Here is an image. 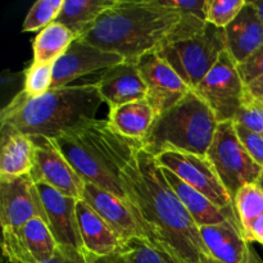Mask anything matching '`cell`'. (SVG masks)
<instances>
[{
  "label": "cell",
  "mask_w": 263,
  "mask_h": 263,
  "mask_svg": "<svg viewBox=\"0 0 263 263\" xmlns=\"http://www.w3.org/2000/svg\"><path fill=\"white\" fill-rule=\"evenodd\" d=\"M205 157L212 163L233 199L241 187L258 181L263 170L241 144L234 121L218 123Z\"/></svg>",
  "instance_id": "cell-7"
},
{
  "label": "cell",
  "mask_w": 263,
  "mask_h": 263,
  "mask_svg": "<svg viewBox=\"0 0 263 263\" xmlns=\"http://www.w3.org/2000/svg\"><path fill=\"white\" fill-rule=\"evenodd\" d=\"M185 15L159 0H118L81 37L127 61L156 51L179 30Z\"/></svg>",
  "instance_id": "cell-2"
},
{
  "label": "cell",
  "mask_w": 263,
  "mask_h": 263,
  "mask_svg": "<svg viewBox=\"0 0 263 263\" xmlns=\"http://www.w3.org/2000/svg\"><path fill=\"white\" fill-rule=\"evenodd\" d=\"M66 26L53 22L41 30L32 41L33 61L36 63H55L76 40Z\"/></svg>",
  "instance_id": "cell-25"
},
{
  "label": "cell",
  "mask_w": 263,
  "mask_h": 263,
  "mask_svg": "<svg viewBox=\"0 0 263 263\" xmlns=\"http://www.w3.org/2000/svg\"><path fill=\"white\" fill-rule=\"evenodd\" d=\"M97 82L51 89L40 97L20 91L0 113V130L30 138L55 139L66 131L95 120L102 105Z\"/></svg>",
  "instance_id": "cell-3"
},
{
  "label": "cell",
  "mask_w": 263,
  "mask_h": 263,
  "mask_svg": "<svg viewBox=\"0 0 263 263\" xmlns=\"http://www.w3.org/2000/svg\"><path fill=\"white\" fill-rule=\"evenodd\" d=\"M136 63L145 82L146 100L154 108L157 117L193 91L157 51H149L139 57Z\"/></svg>",
  "instance_id": "cell-10"
},
{
  "label": "cell",
  "mask_w": 263,
  "mask_h": 263,
  "mask_svg": "<svg viewBox=\"0 0 263 263\" xmlns=\"http://www.w3.org/2000/svg\"><path fill=\"white\" fill-rule=\"evenodd\" d=\"M225 50V28L185 15L176 33L156 51L195 90Z\"/></svg>",
  "instance_id": "cell-6"
},
{
  "label": "cell",
  "mask_w": 263,
  "mask_h": 263,
  "mask_svg": "<svg viewBox=\"0 0 263 263\" xmlns=\"http://www.w3.org/2000/svg\"><path fill=\"white\" fill-rule=\"evenodd\" d=\"M217 126L211 108L194 91H190L156 118L144 139L143 148L154 157L168 151L205 156Z\"/></svg>",
  "instance_id": "cell-5"
},
{
  "label": "cell",
  "mask_w": 263,
  "mask_h": 263,
  "mask_svg": "<svg viewBox=\"0 0 263 263\" xmlns=\"http://www.w3.org/2000/svg\"><path fill=\"white\" fill-rule=\"evenodd\" d=\"M82 199L116 231L123 244L131 239H146L127 203L117 195L86 182Z\"/></svg>",
  "instance_id": "cell-18"
},
{
  "label": "cell",
  "mask_w": 263,
  "mask_h": 263,
  "mask_svg": "<svg viewBox=\"0 0 263 263\" xmlns=\"http://www.w3.org/2000/svg\"><path fill=\"white\" fill-rule=\"evenodd\" d=\"M103 103L109 109L146 99V86L136 61H125L103 71L97 82Z\"/></svg>",
  "instance_id": "cell-17"
},
{
  "label": "cell",
  "mask_w": 263,
  "mask_h": 263,
  "mask_svg": "<svg viewBox=\"0 0 263 263\" xmlns=\"http://www.w3.org/2000/svg\"><path fill=\"white\" fill-rule=\"evenodd\" d=\"M234 122L263 135V100L247 95L243 105L236 113Z\"/></svg>",
  "instance_id": "cell-31"
},
{
  "label": "cell",
  "mask_w": 263,
  "mask_h": 263,
  "mask_svg": "<svg viewBox=\"0 0 263 263\" xmlns=\"http://www.w3.org/2000/svg\"><path fill=\"white\" fill-rule=\"evenodd\" d=\"M164 7L177 10L184 15H194L205 21V0H159Z\"/></svg>",
  "instance_id": "cell-34"
},
{
  "label": "cell",
  "mask_w": 263,
  "mask_h": 263,
  "mask_svg": "<svg viewBox=\"0 0 263 263\" xmlns=\"http://www.w3.org/2000/svg\"><path fill=\"white\" fill-rule=\"evenodd\" d=\"M241 233L248 243H258L263 246V215L241 229Z\"/></svg>",
  "instance_id": "cell-36"
},
{
  "label": "cell",
  "mask_w": 263,
  "mask_h": 263,
  "mask_svg": "<svg viewBox=\"0 0 263 263\" xmlns=\"http://www.w3.org/2000/svg\"><path fill=\"white\" fill-rule=\"evenodd\" d=\"M0 131V181H9L30 175L35 166L36 145L33 139L15 131Z\"/></svg>",
  "instance_id": "cell-21"
},
{
  "label": "cell",
  "mask_w": 263,
  "mask_h": 263,
  "mask_svg": "<svg viewBox=\"0 0 263 263\" xmlns=\"http://www.w3.org/2000/svg\"><path fill=\"white\" fill-rule=\"evenodd\" d=\"M234 125H235L236 134H238L241 144L247 149L249 156L263 168V135L244 127L240 123L234 122Z\"/></svg>",
  "instance_id": "cell-32"
},
{
  "label": "cell",
  "mask_w": 263,
  "mask_h": 263,
  "mask_svg": "<svg viewBox=\"0 0 263 263\" xmlns=\"http://www.w3.org/2000/svg\"><path fill=\"white\" fill-rule=\"evenodd\" d=\"M238 71L241 80L246 84H251L256 79L263 74V45L257 49L249 58H247L243 63L238 64Z\"/></svg>",
  "instance_id": "cell-33"
},
{
  "label": "cell",
  "mask_w": 263,
  "mask_h": 263,
  "mask_svg": "<svg viewBox=\"0 0 263 263\" xmlns=\"http://www.w3.org/2000/svg\"><path fill=\"white\" fill-rule=\"evenodd\" d=\"M199 234L212 261L252 263L256 252L243 236L236 217L216 225L200 226Z\"/></svg>",
  "instance_id": "cell-15"
},
{
  "label": "cell",
  "mask_w": 263,
  "mask_h": 263,
  "mask_svg": "<svg viewBox=\"0 0 263 263\" xmlns=\"http://www.w3.org/2000/svg\"><path fill=\"white\" fill-rule=\"evenodd\" d=\"M58 247L43 218L35 217L21 228L3 231V256L7 261L43 263L55 254Z\"/></svg>",
  "instance_id": "cell-12"
},
{
  "label": "cell",
  "mask_w": 263,
  "mask_h": 263,
  "mask_svg": "<svg viewBox=\"0 0 263 263\" xmlns=\"http://www.w3.org/2000/svg\"><path fill=\"white\" fill-rule=\"evenodd\" d=\"M257 184H258L259 186L262 187V190H263V170H262L261 175H259V177H258V181H257Z\"/></svg>",
  "instance_id": "cell-41"
},
{
  "label": "cell",
  "mask_w": 263,
  "mask_h": 263,
  "mask_svg": "<svg viewBox=\"0 0 263 263\" xmlns=\"http://www.w3.org/2000/svg\"><path fill=\"white\" fill-rule=\"evenodd\" d=\"M64 0H37L28 10L25 21H23V32L44 30L55 22L61 13Z\"/></svg>",
  "instance_id": "cell-27"
},
{
  "label": "cell",
  "mask_w": 263,
  "mask_h": 263,
  "mask_svg": "<svg viewBox=\"0 0 263 263\" xmlns=\"http://www.w3.org/2000/svg\"><path fill=\"white\" fill-rule=\"evenodd\" d=\"M36 145L35 166L30 176L35 184H44L67 197L82 199L86 182L79 176L51 139H33Z\"/></svg>",
  "instance_id": "cell-11"
},
{
  "label": "cell",
  "mask_w": 263,
  "mask_h": 263,
  "mask_svg": "<svg viewBox=\"0 0 263 263\" xmlns=\"http://www.w3.org/2000/svg\"><path fill=\"white\" fill-rule=\"evenodd\" d=\"M118 0H64L55 22L66 26L77 39H81L103 13L117 4Z\"/></svg>",
  "instance_id": "cell-24"
},
{
  "label": "cell",
  "mask_w": 263,
  "mask_h": 263,
  "mask_svg": "<svg viewBox=\"0 0 263 263\" xmlns=\"http://www.w3.org/2000/svg\"><path fill=\"white\" fill-rule=\"evenodd\" d=\"M85 257H86L87 263H128L127 254L123 251V248L121 251L116 252V253L109 254V256L97 257L85 253Z\"/></svg>",
  "instance_id": "cell-37"
},
{
  "label": "cell",
  "mask_w": 263,
  "mask_h": 263,
  "mask_svg": "<svg viewBox=\"0 0 263 263\" xmlns=\"http://www.w3.org/2000/svg\"><path fill=\"white\" fill-rule=\"evenodd\" d=\"M156 118V110L146 99L113 108L109 109L108 115V121L118 134L131 140L140 141L141 144L151 131Z\"/></svg>",
  "instance_id": "cell-23"
},
{
  "label": "cell",
  "mask_w": 263,
  "mask_h": 263,
  "mask_svg": "<svg viewBox=\"0 0 263 263\" xmlns=\"http://www.w3.org/2000/svg\"><path fill=\"white\" fill-rule=\"evenodd\" d=\"M125 61L122 55L103 50L94 45L76 39L66 53L54 63L53 86L51 89L68 86L69 82L98 71H105L109 67Z\"/></svg>",
  "instance_id": "cell-14"
},
{
  "label": "cell",
  "mask_w": 263,
  "mask_h": 263,
  "mask_svg": "<svg viewBox=\"0 0 263 263\" xmlns=\"http://www.w3.org/2000/svg\"><path fill=\"white\" fill-rule=\"evenodd\" d=\"M36 185L43 200L48 226L58 246L84 252L76 216V203L79 199L67 197L48 185Z\"/></svg>",
  "instance_id": "cell-16"
},
{
  "label": "cell",
  "mask_w": 263,
  "mask_h": 263,
  "mask_svg": "<svg viewBox=\"0 0 263 263\" xmlns=\"http://www.w3.org/2000/svg\"><path fill=\"white\" fill-rule=\"evenodd\" d=\"M128 263H171L164 252L159 251L146 239H131L123 246Z\"/></svg>",
  "instance_id": "cell-30"
},
{
  "label": "cell",
  "mask_w": 263,
  "mask_h": 263,
  "mask_svg": "<svg viewBox=\"0 0 263 263\" xmlns=\"http://www.w3.org/2000/svg\"><path fill=\"white\" fill-rule=\"evenodd\" d=\"M76 216L84 253L103 257L123 248L125 244L116 231L84 199L77 200Z\"/></svg>",
  "instance_id": "cell-19"
},
{
  "label": "cell",
  "mask_w": 263,
  "mask_h": 263,
  "mask_svg": "<svg viewBox=\"0 0 263 263\" xmlns=\"http://www.w3.org/2000/svg\"><path fill=\"white\" fill-rule=\"evenodd\" d=\"M226 50L238 64L263 45V25L253 2H247L238 17L225 28Z\"/></svg>",
  "instance_id": "cell-20"
},
{
  "label": "cell",
  "mask_w": 263,
  "mask_h": 263,
  "mask_svg": "<svg viewBox=\"0 0 263 263\" xmlns=\"http://www.w3.org/2000/svg\"><path fill=\"white\" fill-rule=\"evenodd\" d=\"M253 5L256 7L257 12H258L259 18L262 21V25H263V2H253Z\"/></svg>",
  "instance_id": "cell-40"
},
{
  "label": "cell",
  "mask_w": 263,
  "mask_h": 263,
  "mask_svg": "<svg viewBox=\"0 0 263 263\" xmlns=\"http://www.w3.org/2000/svg\"><path fill=\"white\" fill-rule=\"evenodd\" d=\"M54 63H32L25 71L23 91L30 97H40L53 86Z\"/></svg>",
  "instance_id": "cell-29"
},
{
  "label": "cell",
  "mask_w": 263,
  "mask_h": 263,
  "mask_svg": "<svg viewBox=\"0 0 263 263\" xmlns=\"http://www.w3.org/2000/svg\"><path fill=\"white\" fill-rule=\"evenodd\" d=\"M161 168L170 170L179 179L204 195L221 210L234 208L233 197L223 186L217 172L205 156L168 151L154 157Z\"/></svg>",
  "instance_id": "cell-9"
},
{
  "label": "cell",
  "mask_w": 263,
  "mask_h": 263,
  "mask_svg": "<svg viewBox=\"0 0 263 263\" xmlns=\"http://www.w3.org/2000/svg\"><path fill=\"white\" fill-rule=\"evenodd\" d=\"M162 172H163L164 179L167 180L170 186L176 193V195L181 200L182 204L185 205V208L190 213L193 220L195 221L198 228L207 225H216V223L225 222L230 218L236 217L234 208H231V210H221L217 205L213 204L208 198H205L204 195L197 192L194 187H192L186 182L182 181L181 179H179L174 172L166 168H162Z\"/></svg>",
  "instance_id": "cell-22"
},
{
  "label": "cell",
  "mask_w": 263,
  "mask_h": 263,
  "mask_svg": "<svg viewBox=\"0 0 263 263\" xmlns=\"http://www.w3.org/2000/svg\"><path fill=\"white\" fill-rule=\"evenodd\" d=\"M247 95L254 99H263V74L246 86Z\"/></svg>",
  "instance_id": "cell-38"
},
{
  "label": "cell",
  "mask_w": 263,
  "mask_h": 263,
  "mask_svg": "<svg viewBox=\"0 0 263 263\" xmlns=\"http://www.w3.org/2000/svg\"><path fill=\"white\" fill-rule=\"evenodd\" d=\"M121 179L128 207L146 240L184 263L211 259L199 228L164 179L153 154L139 149Z\"/></svg>",
  "instance_id": "cell-1"
},
{
  "label": "cell",
  "mask_w": 263,
  "mask_h": 263,
  "mask_svg": "<svg viewBox=\"0 0 263 263\" xmlns=\"http://www.w3.org/2000/svg\"><path fill=\"white\" fill-rule=\"evenodd\" d=\"M262 100H263V99H262Z\"/></svg>",
  "instance_id": "cell-42"
},
{
  "label": "cell",
  "mask_w": 263,
  "mask_h": 263,
  "mask_svg": "<svg viewBox=\"0 0 263 263\" xmlns=\"http://www.w3.org/2000/svg\"><path fill=\"white\" fill-rule=\"evenodd\" d=\"M4 263H17L12 261H7L4 259ZM43 263H87L85 253L77 249L69 248V247H62L59 246L57 249L55 254L51 257L48 261Z\"/></svg>",
  "instance_id": "cell-35"
},
{
  "label": "cell",
  "mask_w": 263,
  "mask_h": 263,
  "mask_svg": "<svg viewBox=\"0 0 263 263\" xmlns=\"http://www.w3.org/2000/svg\"><path fill=\"white\" fill-rule=\"evenodd\" d=\"M233 202L240 230L263 215V190L257 182L241 187Z\"/></svg>",
  "instance_id": "cell-26"
},
{
  "label": "cell",
  "mask_w": 263,
  "mask_h": 263,
  "mask_svg": "<svg viewBox=\"0 0 263 263\" xmlns=\"http://www.w3.org/2000/svg\"><path fill=\"white\" fill-rule=\"evenodd\" d=\"M35 217L43 218L48 223L37 185L30 175L0 181V223L3 231L21 228Z\"/></svg>",
  "instance_id": "cell-13"
},
{
  "label": "cell",
  "mask_w": 263,
  "mask_h": 263,
  "mask_svg": "<svg viewBox=\"0 0 263 263\" xmlns=\"http://www.w3.org/2000/svg\"><path fill=\"white\" fill-rule=\"evenodd\" d=\"M51 140L85 182L117 195L128 204L121 176L136 152L143 148L140 141L125 138L109 121L97 118Z\"/></svg>",
  "instance_id": "cell-4"
},
{
  "label": "cell",
  "mask_w": 263,
  "mask_h": 263,
  "mask_svg": "<svg viewBox=\"0 0 263 263\" xmlns=\"http://www.w3.org/2000/svg\"><path fill=\"white\" fill-rule=\"evenodd\" d=\"M246 4L247 0H205V22L218 28H226Z\"/></svg>",
  "instance_id": "cell-28"
},
{
  "label": "cell",
  "mask_w": 263,
  "mask_h": 263,
  "mask_svg": "<svg viewBox=\"0 0 263 263\" xmlns=\"http://www.w3.org/2000/svg\"><path fill=\"white\" fill-rule=\"evenodd\" d=\"M166 254H167V253H166ZM167 257H168L170 262H171V263H184V262L179 261V259L174 258V257H171V256H170V254H167ZM203 263H217V262L212 261V259H207V261H204V262H203ZM252 263H263V261H262L261 258H259V257H258V254H256V253H254V256H253V259H252Z\"/></svg>",
  "instance_id": "cell-39"
},
{
  "label": "cell",
  "mask_w": 263,
  "mask_h": 263,
  "mask_svg": "<svg viewBox=\"0 0 263 263\" xmlns=\"http://www.w3.org/2000/svg\"><path fill=\"white\" fill-rule=\"evenodd\" d=\"M215 115L218 123L234 121L247 97L246 84L238 71V63L228 50L193 90Z\"/></svg>",
  "instance_id": "cell-8"
}]
</instances>
